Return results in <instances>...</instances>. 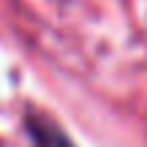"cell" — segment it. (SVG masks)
<instances>
[{
	"label": "cell",
	"instance_id": "1",
	"mask_svg": "<svg viewBox=\"0 0 147 147\" xmlns=\"http://www.w3.org/2000/svg\"><path fill=\"white\" fill-rule=\"evenodd\" d=\"M27 128H30V136H33V142H36V147H74L68 139L47 120L30 117V120H27Z\"/></svg>",
	"mask_w": 147,
	"mask_h": 147
}]
</instances>
